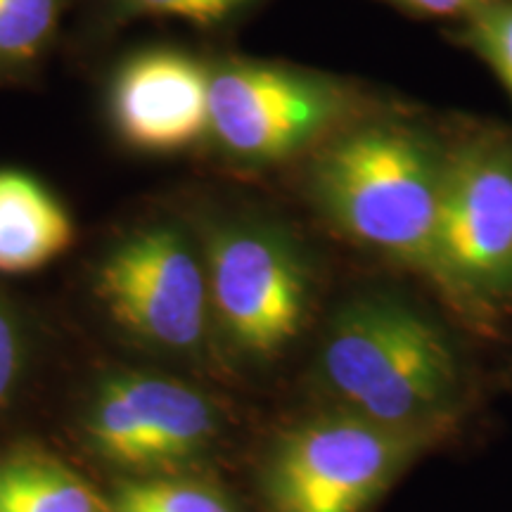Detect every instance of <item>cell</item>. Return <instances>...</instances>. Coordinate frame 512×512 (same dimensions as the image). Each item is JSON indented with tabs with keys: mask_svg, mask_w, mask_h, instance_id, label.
<instances>
[{
	"mask_svg": "<svg viewBox=\"0 0 512 512\" xmlns=\"http://www.w3.org/2000/svg\"><path fill=\"white\" fill-rule=\"evenodd\" d=\"M396 3L425 15H458V12L482 8V0H396Z\"/></svg>",
	"mask_w": 512,
	"mask_h": 512,
	"instance_id": "e0dca14e",
	"label": "cell"
},
{
	"mask_svg": "<svg viewBox=\"0 0 512 512\" xmlns=\"http://www.w3.org/2000/svg\"><path fill=\"white\" fill-rule=\"evenodd\" d=\"M444 162L413 133L370 126L335 140L311 171V192L347 238L437 280Z\"/></svg>",
	"mask_w": 512,
	"mask_h": 512,
	"instance_id": "7a4b0ae2",
	"label": "cell"
},
{
	"mask_svg": "<svg viewBox=\"0 0 512 512\" xmlns=\"http://www.w3.org/2000/svg\"><path fill=\"white\" fill-rule=\"evenodd\" d=\"M110 503L76 472L50 460L0 467V512H107Z\"/></svg>",
	"mask_w": 512,
	"mask_h": 512,
	"instance_id": "8fae6325",
	"label": "cell"
},
{
	"mask_svg": "<svg viewBox=\"0 0 512 512\" xmlns=\"http://www.w3.org/2000/svg\"><path fill=\"white\" fill-rule=\"evenodd\" d=\"M211 138L242 162H283L342 117V93L318 76L256 62L211 72Z\"/></svg>",
	"mask_w": 512,
	"mask_h": 512,
	"instance_id": "ba28073f",
	"label": "cell"
},
{
	"mask_svg": "<svg viewBox=\"0 0 512 512\" xmlns=\"http://www.w3.org/2000/svg\"><path fill=\"white\" fill-rule=\"evenodd\" d=\"M219 434L221 415L207 394L155 373L105 377L86 413L93 451L131 470H181L207 456Z\"/></svg>",
	"mask_w": 512,
	"mask_h": 512,
	"instance_id": "52a82bcc",
	"label": "cell"
},
{
	"mask_svg": "<svg viewBox=\"0 0 512 512\" xmlns=\"http://www.w3.org/2000/svg\"><path fill=\"white\" fill-rule=\"evenodd\" d=\"M211 72L190 53L150 48L121 62L110 83L117 136L145 155H176L211 136Z\"/></svg>",
	"mask_w": 512,
	"mask_h": 512,
	"instance_id": "9c48e42d",
	"label": "cell"
},
{
	"mask_svg": "<svg viewBox=\"0 0 512 512\" xmlns=\"http://www.w3.org/2000/svg\"><path fill=\"white\" fill-rule=\"evenodd\" d=\"M472 38L512 93V3L479 8L472 19Z\"/></svg>",
	"mask_w": 512,
	"mask_h": 512,
	"instance_id": "5bb4252c",
	"label": "cell"
},
{
	"mask_svg": "<svg viewBox=\"0 0 512 512\" xmlns=\"http://www.w3.org/2000/svg\"><path fill=\"white\" fill-rule=\"evenodd\" d=\"M74 221L48 185L0 169V273H34L72 247Z\"/></svg>",
	"mask_w": 512,
	"mask_h": 512,
	"instance_id": "30bf717a",
	"label": "cell"
},
{
	"mask_svg": "<svg viewBox=\"0 0 512 512\" xmlns=\"http://www.w3.org/2000/svg\"><path fill=\"white\" fill-rule=\"evenodd\" d=\"M107 512H240L216 486L185 477H150L121 486Z\"/></svg>",
	"mask_w": 512,
	"mask_h": 512,
	"instance_id": "4fadbf2b",
	"label": "cell"
},
{
	"mask_svg": "<svg viewBox=\"0 0 512 512\" xmlns=\"http://www.w3.org/2000/svg\"><path fill=\"white\" fill-rule=\"evenodd\" d=\"M320 382L349 411L389 430L439 441L463 406V366L432 320L399 299L363 297L332 318Z\"/></svg>",
	"mask_w": 512,
	"mask_h": 512,
	"instance_id": "6da1fadb",
	"label": "cell"
},
{
	"mask_svg": "<svg viewBox=\"0 0 512 512\" xmlns=\"http://www.w3.org/2000/svg\"><path fill=\"white\" fill-rule=\"evenodd\" d=\"M211 323L240 356L273 361L304 330L311 275L299 249L266 226H226L207 242Z\"/></svg>",
	"mask_w": 512,
	"mask_h": 512,
	"instance_id": "277c9868",
	"label": "cell"
},
{
	"mask_svg": "<svg viewBox=\"0 0 512 512\" xmlns=\"http://www.w3.org/2000/svg\"><path fill=\"white\" fill-rule=\"evenodd\" d=\"M24 344L12 313L0 304V403L15 389L19 370H22Z\"/></svg>",
	"mask_w": 512,
	"mask_h": 512,
	"instance_id": "2e32d148",
	"label": "cell"
},
{
	"mask_svg": "<svg viewBox=\"0 0 512 512\" xmlns=\"http://www.w3.org/2000/svg\"><path fill=\"white\" fill-rule=\"evenodd\" d=\"M67 0H0V76L34 67L60 29Z\"/></svg>",
	"mask_w": 512,
	"mask_h": 512,
	"instance_id": "7c38bea8",
	"label": "cell"
},
{
	"mask_svg": "<svg viewBox=\"0 0 512 512\" xmlns=\"http://www.w3.org/2000/svg\"><path fill=\"white\" fill-rule=\"evenodd\" d=\"M95 297L121 330L150 347L195 354L207 342V264L171 223L133 230L102 256Z\"/></svg>",
	"mask_w": 512,
	"mask_h": 512,
	"instance_id": "5b68a950",
	"label": "cell"
},
{
	"mask_svg": "<svg viewBox=\"0 0 512 512\" xmlns=\"http://www.w3.org/2000/svg\"><path fill=\"white\" fill-rule=\"evenodd\" d=\"M245 3L247 0H119L121 8L133 15L183 19V22L202 24V27L230 17Z\"/></svg>",
	"mask_w": 512,
	"mask_h": 512,
	"instance_id": "9a60e30c",
	"label": "cell"
},
{
	"mask_svg": "<svg viewBox=\"0 0 512 512\" xmlns=\"http://www.w3.org/2000/svg\"><path fill=\"white\" fill-rule=\"evenodd\" d=\"M437 285L458 299L512 297V150L479 143L444 162Z\"/></svg>",
	"mask_w": 512,
	"mask_h": 512,
	"instance_id": "8992f818",
	"label": "cell"
},
{
	"mask_svg": "<svg viewBox=\"0 0 512 512\" xmlns=\"http://www.w3.org/2000/svg\"><path fill=\"white\" fill-rule=\"evenodd\" d=\"M434 444L335 408L275 441L261 477L268 512H368Z\"/></svg>",
	"mask_w": 512,
	"mask_h": 512,
	"instance_id": "3957f363",
	"label": "cell"
}]
</instances>
